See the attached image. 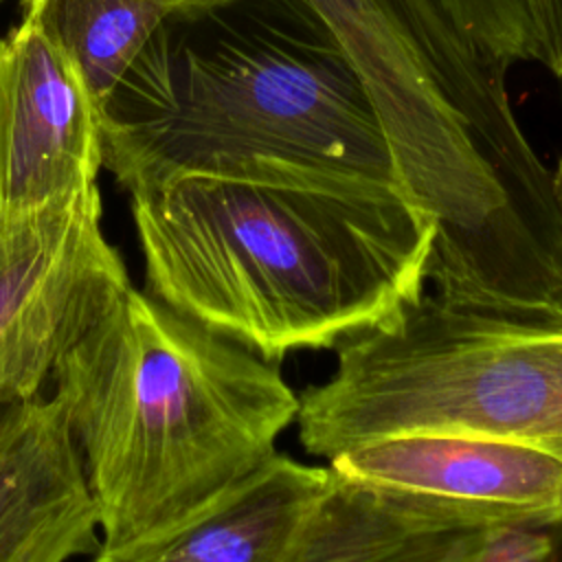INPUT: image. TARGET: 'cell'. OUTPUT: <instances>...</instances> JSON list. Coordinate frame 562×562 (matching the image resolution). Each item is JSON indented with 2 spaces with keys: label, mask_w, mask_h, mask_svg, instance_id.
<instances>
[{
  "label": "cell",
  "mask_w": 562,
  "mask_h": 562,
  "mask_svg": "<svg viewBox=\"0 0 562 562\" xmlns=\"http://www.w3.org/2000/svg\"><path fill=\"white\" fill-rule=\"evenodd\" d=\"M127 288V268L101 231L97 184L0 215V406L37 397Z\"/></svg>",
  "instance_id": "8992f818"
},
{
  "label": "cell",
  "mask_w": 562,
  "mask_h": 562,
  "mask_svg": "<svg viewBox=\"0 0 562 562\" xmlns=\"http://www.w3.org/2000/svg\"><path fill=\"white\" fill-rule=\"evenodd\" d=\"M299 397L301 446L323 459L406 432H454L562 457V314H509L424 292L342 342Z\"/></svg>",
  "instance_id": "5b68a950"
},
{
  "label": "cell",
  "mask_w": 562,
  "mask_h": 562,
  "mask_svg": "<svg viewBox=\"0 0 562 562\" xmlns=\"http://www.w3.org/2000/svg\"><path fill=\"white\" fill-rule=\"evenodd\" d=\"M0 2H2V0H0Z\"/></svg>",
  "instance_id": "e0dca14e"
},
{
  "label": "cell",
  "mask_w": 562,
  "mask_h": 562,
  "mask_svg": "<svg viewBox=\"0 0 562 562\" xmlns=\"http://www.w3.org/2000/svg\"><path fill=\"white\" fill-rule=\"evenodd\" d=\"M553 182H555V195L560 202V211H562V160L558 162L555 171H553Z\"/></svg>",
  "instance_id": "2e32d148"
},
{
  "label": "cell",
  "mask_w": 562,
  "mask_h": 562,
  "mask_svg": "<svg viewBox=\"0 0 562 562\" xmlns=\"http://www.w3.org/2000/svg\"><path fill=\"white\" fill-rule=\"evenodd\" d=\"M336 37L386 134L397 180L432 222L430 292L457 305L562 314L553 171L505 75L439 0H301Z\"/></svg>",
  "instance_id": "6da1fadb"
},
{
  "label": "cell",
  "mask_w": 562,
  "mask_h": 562,
  "mask_svg": "<svg viewBox=\"0 0 562 562\" xmlns=\"http://www.w3.org/2000/svg\"><path fill=\"white\" fill-rule=\"evenodd\" d=\"M101 116L61 48L26 13L0 37V215L97 184Z\"/></svg>",
  "instance_id": "52a82bcc"
},
{
  "label": "cell",
  "mask_w": 562,
  "mask_h": 562,
  "mask_svg": "<svg viewBox=\"0 0 562 562\" xmlns=\"http://www.w3.org/2000/svg\"><path fill=\"white\" fill-rule=\"evenodd\" d=\"M529 26V61L562 79V0H520Z\"/></svg>",
  "instance_id": "9a60e30c"
},
{
  "label": "cell",
  "mask_w": 562,
  "mask_h": 562,
  "mask_svg": "<svg viewBox=\"0 0 562 562\" xmlns=\"http://www.w3.org/2000/svg\"><path fill=\"white\" fill-rule=\"evenodd\" d=\"M53 378L97 509L92 562L198 516L277 452L299 413L277 362L134 285Z\"/></svg>",
  "instance_id": "3957f363"
},
{
  "label": "cell",
  "mask_w": 562,
  "mask_h": 562,
  "mask_svg": "<svg viewBox=\"0 0 562 562\" xmlns=\"http://www.w3.org/2000/svg\"><path fill=\"white\" fill-rule=\"evenodd\" d=\"M130 206L145 292L272 362L336 349L428 285L435 226L404 191L180 176Z\"/></svg>",
  "instance_id": "7a4b0ae2"
},
{
  "label": "cell",
  "mask_w": 562,
  "mask_h": 562,
  "mask_svg": "<svg viewBox=\"0 0 562 562\" xmlns=\"http://www.w3.org/2000/svg\"><path fill=\"white\" fill-rule=\"evenodd\" d=\"M329 470L283 562H474L494 516Z\"/></svg>",
  "instance_id": "30bf717a"
},
{
  "label": "cell",
  "mask_w": 562,
  "mask_h": 562,
  "mask_svg": "<svg viewBox=\"0 0 562 562\" xmlns=\"http://www.w3.org/2000/svg\"><path fill=\"white\" fill-rule=\"evenodd\" d=\"M474 562H562V520L503 525Z\"/></svg>",
  "instance_id": "5bb4252c"
},
{
  "label": "cell",
  "mask_w": 562,
  "mask_h": 562,
  "mask_svg": "<svg viewBox=\"0 0 562 562\" xmlns=\"http://www.w3.org/2000/svg\"><path fill=\"white\" fill-rule=\"evenodd\" d=\"M233 0H22V13L61 48L103 116L171 20H198Z\"/></svg>",
  "instance_id": "7c38bea8"
},
{
  "label": "cell",
  "mask_w": 562,
  "mask_h": 562,
  "mask_svg": "<svg viewBox=\"0 0 562 562\" xmlns=\"http://www.w3.org/2000/svg\"><path fill=\"white\" fill-rule=\"evenodd\" d=\"M439 4L483 46H507L527 35L520 0H439Z\"/></svg>",
  "instance_id": "4fadbf2b"
},
{
  "label": "cell",
  "mask_w": 562,
  "mask_h": 562,
  "mask_svg": "<svg viewBox=\"0 0 562 562\" xmlns=\"http://www.w3.org/2000/svg\"><path fill=\"white\" fill-rule=\"evenodd\" d=\"M246 2L239 22L178 61L151 42L103 116V167L127 193L180 176L404 191L373 103L327 26L301 0Z\"/></svg>",
  "instance_id": "277c9868"
},
{
  "label": "cell",
  "mask_w": 562,
  "mask_h": 562,
  "mask_svg": "<svg viewBox=\"0 0 562 562\" xmlns=\"http://www.w3.org/2000/svg\"><path fill=\"white\" fill-rule=\"evenodd\" d=\"M327 476L274 452L178 529L99 562H283Z\"/></svg>",
  "instance_id": "8fae6325"
},
{
  "label": "cell",
  "mask_w": 562,
  "mask_h": 562,
  "mask_svg": "<svg viewBox=\"0 0 562 562\" xmlns=\"http://www.w3.org/2000/svg\"><path fill=\"white\" fill-rule=\"evenodd\" d=\"M101 547L94 501L61 402L0 406V562H68Z\"/></svg>",
  "instance_id": "9c48e42d"
},
{
  "label": "cell",
  "mask_w": 562,
  "mask_h": 562,
  "mask_svg": "<svg viewBox=\"0 0 562 562\" xmlns=\"http://www.w3.org/2000/svg\"><path fill=\"white\" fill-rule=\"evenodd\" d=\"M329 468L503 522L562 520V457L454 432H406L349 448Z\"/></svg>",
  "instance_id": "ba28073f"
}]
</instances>
